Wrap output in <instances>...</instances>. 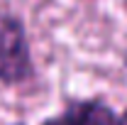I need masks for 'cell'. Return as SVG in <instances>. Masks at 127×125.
Wrapping results in <instances>:
<instances>
[{"instance_id": "1", "label": "cell", "mask_w": 127, "mask_h": 125, "mask_svg": "<svg viewBox=\"0 0 127 125\" xmlns=\"http://www.w3.org/2000/svg\"><path fill=\"white\" fill-rule=\"evenodd\" d=\"M32 76L34 62L25 22L12 12H0V83L20 86Z\"/></svg>"}, {"instance_id": "2", "label": "cell", "mask_w": 127, "mask_h": 125, "mask_svg": "<svg viewBox=\"0 0 127 125\" xmlns=\"http://www.w3.org/2000/svg\"><path fill=\"white\" fill-rule=\"evenodd\" d=\"M76 125H127V110L115 113V110L100 101V98H86V101H73L64 110Z\"/></svg>"}, {"instance_id": "3", "label": "cell", "mask_w": 127, "mask_h": 125, "mask_svg": "<svg viewBox=\"0 0 127 125\" xmlns=\"http://www.w3.org/2000/svg\"><path fill=\"white\" fill-rule=\"evenodd\" d=\"M42 125H76V123H73V120L64 113V115H59V118H49V120H44Z\"/></svg>"}, {"instance_id": "4", "label": "cell", "mask_w": 127, "mask_h": 125, "mask_svg": "<svg viewBox=\"0 0 127 125\" xmlns=\"http://www.w3.org/2000/svg\"><path fill=\"white\" fill-rule=\"evenodd\" d=\"M125 64H127V57H125Z\"/></svg>"}, {"instance_id": "5", "label": "cell", "mask_w": 127, "mask_h": 125, "mask_svg": "<svg viewBox=\"0 0 127 125\" xmlns=\"http://www.w3.org/2000/svg\"><path fill=\"white\" fill-rule=\"evenodd\" d=\"M17 125H22V123H17Z\"/></svg>"}, {"instance_id": "6", "label": "cell", "mask_w": 127, "mask_h": 125, "mask_svg": "<svg viewBox=\"0 0 127 125\" xmlns=\"http://www.w3.org/2000/svg\"><path fill=\"white\" fill-rule=\"evenodd\" d=\"M125 5H127V2H125Z\"/></svg>"}]
</instances>
